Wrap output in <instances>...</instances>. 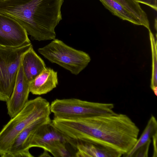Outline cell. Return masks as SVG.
<instances>
[{
    "mask_svg": "<svg viewBox=\"0 0 157 157\" xmlns=\"http://www.w3.org/2000/svg\"><path fill=\"white\" fill-rule=\"evenodd\" d=\"M52 123L69 140L100 144L123 155L133 146L140 132L128 115L116 113L76 119L54 118Z\"/></svg>",
    "mask_w": 157,
    "mask_h": 157,
    "instance_id": "obj_1",
    "label": "cell"
},
{
    "mask_svg": "<svg viewBox=\"0 0 157 157\" xmlns=\"http://www.w3.org/2000/svg\"><path fill=\"white\" fill-rule=\"evenodd\" d=\"M64 0H0V13L17 21L33 40L55 39Z\"/></svg>",
    "mask_w": 157,
    "mask_h": 157,
    "instance_id": "obj_2",
    "label": "cell"
},
{
    "mask_svg": "<svg viewBox=\"0 0 157 157\" xmlns=\"http://www.w3.org/2000/svg\"><path fill=\"white\" fill-rule=\"evenodd\" d=\"M50 104L40 96L29 100L22 109L0 132V156L4 157L17 135L28 126L40 119L50 117Z\"/></svg>",
    "mask_w": 157,
    "mask_h": 157,
    "instance_id": "obj_3",
    "label": "cell"
},
{
    "mask_svg": "<svg viewBox=\"0 0 157 157\" xmlns=\"http://www.w3.org/2000/svg\"><path fill=\"white\" fill-rule=\"evenodd\" d=\"M114 104L90 101L75 98L56 99L50 104L54 118L66 119L85 118L113 114Z\"/></svg>",
    "mask_w": 157,
    "mask_h": 157,
    "instance_id": "obj_4",
    "label": "cell"
},
{
    "mask_svg": "<svg viewBox=\"0 0 157 157\" xmlns=\"http://www.w3.org/2000/svg\"><path fill=\"white\" fill-rule=\"evenodd\" d=\"M38 51L51 63L76 75L84 69L91 60L88 54L69 46L58 39L53 40L45 46L39 48Z\"/></svg>",
    "mask_w": 157,
    "mask_h": 157,
    "instance_id": "obj_5",
    "label": "cell"
},
{
    "mask_svg": "<svg viewBox=\"0 0 157 157\" xmlns=\"http://www.w3.org/2000/svg\"><path fill=\"white\" fill-rule=\"evenodd\" d=\"M32 47L31 43L14 48L0 45V101L10 97L22 56Z\"/></svg>",
    "mask_w": 157,
    "mask_h": 157,
    "instance_id": "obj_6",
    "label": "cell"
},
{
    "mask_svg": "<svg viewBox=\"0 0 157 157\" xmlns=\"http://www.w3.org/2000/svg\"><path fill=\"white\" fill-rule=\"evenodd\" d=\"M67 143L66 137L51 121L41 126L35 132L31 140L29 148H40L54 156L59 157Z\"/></svg>",
    "mask_w": 157,
    "mask_h": 157,
    "instance_id": "obj_7",
    "label": "cell"
},
{
    "mask_svg": "<svg viewBox=\"0 0 157 157\" xmlns=\"http://www.w3.org/2000/svg\"><path fill=\"white\" fill-rule=\"evenodd\" d=\"M30 43L23 27L15 19L0 13V45L14 48Z\"/></svg>",
    "mask_w": 157,
    "mask_h": 157,
    "instance_id": "obj_8",
    "label": "cell"
},
{
    "mask_svg": "<svg viewBox=\"0 0 157 157\" xmlns=\"http://www.w3.org/2000/svg\"><path fill=\"white\" fill-rule=\"evenodd\" d=\"M50 117L40 119L30 124L16 137L4 157H33L30 152L32 138L41 126L51 121Z\"/></svg>",
    "mask_w": 157,
    "mask_h": 157,
    "instance_id": "obj_9",
    "label": "cell"
},
{
    "mask_svg": "<svg viewBox=\"0 0 157 157\" xmlns=\"http://www.w3.org/2000/svg\"><path fill=\"white\" fill-rule=\"evenodd\" d=\"M29 83L25 76L21 64L19 67L13 93L6 102L7 113L11 118L16 115L29 101Z\"/></svg>",
    "mask_w": 157,
    "mask_h": 157,
    "instance_id": "obj_10",
    "label": "cell"
},
{
    "mask_svg": "<svg viewBox=\"0 0 157 157\" xmlns=\"http://www.w3.org/2000/svg\"><path fill=\"white\" fill-rule=\"evenodd\" d=\"M69 144L76 150L77 157H120L123 154L109 147L97 143L71 141Z\"/></svg>",
    "mask_w": 157,
    "mask_h": 157,
    "instance_id": "obj_11",
    "label": "cell"
},
{
    "mask_svg": "<svg viewBox=\"0 0 157 157\" xmlns=\"http://www.w3.org/2000/svg\"><path fill=\"white\" fill-rule=\"evenodd\" d=\"M58 84L57 72L50 67H46L29 82L30 92L36 95L46 94L56 88Z\"/></svg>",
    "mask_w": 157,
    "mask_h": 157,
    "instance_id": "obj_12",
    "label": "cell"
},
{
    "mask_svg": "<svg viewBox=\"0 0 157 157\" xmlns=\"http://www.w3.org/2000/svg\"><path fill=\"white\" fill-rule=\"evenodd\" d=\"M21 64L24 75L29 83L46 67L44 62L35 52L33 46L23 55Z\"/></svg>",
    "mask_w": 157,
    "mask_h": 157,
    "instance_id": "obj_13",
    "label": "cell"
},
{
    "mask_svg": "<svg viewBox=\"0 0 157 157\" xmlns=\"http://www.w3.org/2000/svg\"><path fill=\"white\" fill-rule=\"evenodd\" d=\"M157 133V121L155 117L152 115L140 137L137 140L131 149L127 153L123 155L125 157H132L135 152L140 147L150 140L153 136Z\"/></svg>",
    "mask_w": 157,
    "mask_h": 157,
    "instance_id": "obj_14",
    "label": "cell"
},
{
    "mask_svg": "<svg viewBox=\"0 0 157 157\" xmlns=\"http://www.w3.org/2000/svg\"><path fill=\"white\" fill-rule=\"evenodd\" d=\"M113 15L133 24L142 25L141 23L126 8L115 0H99Z\"/></svg>",
    "mask_w": 157,
    "mask_h": 157,
    "instance_id": "obj_15",
    "label": "cell"
},
{
    "mask_svg": "<svg viewBox=\"0 0 157 157\" xmlns=\"http://www.w3.org/2000/svg\"><path fill=\"white\" fill-rule=\"evenodd\" d=\"M126 8L148 30L150 29V23L147 15L141 7L139 3L134 0H115Z\"/></svg>",
    "mask_w": 157,
    "mask_h": 157,
    "instance_id": "obj_16",
    "label": "cell"
},
{
    "mask_svg": "<svg viewBox=\"0 0 157 157\" xmlns=\"http://www.w3.org/2000/svg\"><path fill=\"white\" fill-rule=\"evenodd\" d=\"M151 42L152 58V75L150 87L155 96L157 95V42L150 29L148 30Z\"/></svg>",
    "mask_w": 157,
    "mask_h": 157,
    "instance_id": "obj_17",
    "label": "cell"
},
{
    "mask_svg": "<svg viewBox=\"0 0 157 157\" xmlns=\"http://www.w3.org/2000/svg\"><path fill=\"white\" fill-rule=\"evenodd\" d=\"M151 140L139 148L134 153L132 157H147Z\"/></svg>",
    "mask_w": 157,
    "mask_h": 157,
    "instance_id": "obj_18",
    "label": "cell"
},
{
    "mask_svg": "<svg viewBox=\"0 0 157 157\" xmlns=\"http://www.w3.org/2000/svg\"><path fill=\"white\" fill-rule=\"evenodd\" d=\"M136 2L139 3H141L147 5L153 9L157 11V0H134Z\"/></svg>",
    "mask_w": 157,
    "mask_h": 157,
    "instance_id": "obj_19",
    "label": "cell"
},
{
    "mask_svg": "<svg viewBox=\"0 0 157 157\" xmlns=\"http://www.w3.org/2000/svg\"><path fill=\"white\" fill-rule=\"evenodd\" d=\"M152 144L153 146V157H157V133L155 134L152 137Z\"/></svg>",
    "mask_w": 157,
    "mask_h": 157,
    "instance_id": "obj_20",
    "label": "cell"
}]
</instances>
